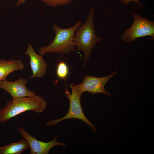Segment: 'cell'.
I'll use <instances>...</instances> for the list:
<instances>
[{
	"label": "cell",
	"mask_w": 154,
	"mask_h": 154,
	"mask_svg": "<svg viewBox=\"0 0 154 154\" xmlns=\"http://www.w3.org/2000/svg\"><path fill=\"white\" fill-rule=\"evenodd\" d=\"M133 23L122 34L121 38L123 42L130 43L139 38L151 37L154 39V22L142 17L136 13L133 15Z\"/></svg>",
	"instance_id": "5b68a950"
},
{
	"label": "cell",
	"mask_w": 154,
	"mask_h": 154,
	"mask_svg": "<svg viewBox=\"0 0 154 154\" xmlns=\"http://www.w3.org/2000/svg\"><path fill=\"white\" fill-rule=\"evenodd\" d=\"M27 82V80L23 78L13 82L8 81L6 79L0 81V88L8 93L13 99L33 97L36 95V92L28 89L25 86Z\"/></svg>",
	"instance_id": "ba28073f"
},
{
	"label": "cell",
	"mask_w": 154,
	"mask_h": 154,
	"mask_svg": "<svg viewBox=\"0 0 154 154\" xmlns=\"http://www.w3.org/2000/svg\"><path fill=\"white\" fill-rule=\"evenodd\" d=\"M120 3L123 4L124 5H127L131 1H133L137 3L140 6L144 7V6L140 2L139 0H119Z\"/></svg>",
	"instance_id": "5bb4252c"
},
{
	"label": "cell",
	"mask_w": 154,
	"mask_h": 154,
	"mask_svg": "<svg viewBox=\"0 0 154 154\" xmlns=\"http://www.w3.org/2000/svg\"><path fill=\"white\" fill-rule=\"evenodd\" d=\"M17 131L28 142L30 154H48L50 150L54 147L58 145L65 147L66 145L63 143L58 142L56 136L50 141L44 142L39 141L31 136L22 127L19 128Z\"/></svg>",
	"instance_id": "52a82bcc"
},
{
	"label": "cell",
	"mask_w": 154,
	"mask_h": 154,
	"mask_svg": "<svg viewBox=\"0 0 154 154\" xmlns=\"http://www.w3.org/2000/svg\"><path fill=\"white\" fill-rule=\"evenodd\" d=\"M24 54L28 55L30 58V64L32 71L30 79L35 77L41 78L45 75L48 64L42 56L37 54L30 44L28 43L27 50Z\"/></svg>",
	"instance_id": "9c48e42d"
},
{
	"label": "cell",
	"mask_w": 154,
	"mask_h": 154,
	"mask_svg": "<svg viewBox=\"0 0 154 154\" xmlns=\"http://www.w3.org/2000/svg\"><path fill=\"white\" fill-rule=\"evenodd\" d=\"M117 71L116 70L111 74L102 77L86 75L82 82L75 85V86L82 94L85 92L92 94L102 93L111 97L110 93L105 90L104 86L110 78L116 74Z\"/></svg>",
	"instance_id": "8992f818"
},
{
	"label": "cell",
	"mask_w": 154,
	"mask_h": 154,
	"mask_svg": "<svg viewBox=\"0 0 154 154\" xmlns=\"http://www.w3.org/2000/svg\"><path fill=\"white\" fill-rule=\"evenodd\" d=\"M27 0H18L16 4V6H18L21 4L24 3Z\"/></svg>",
	"instance_id": "9a60e30c"
},
{
	"label": "cell",
	"mask_w": 154,
	"mask_h": 154,
	"mask_svg": "<svg viewBox=\"0 0 154 154\" xmlns=\"http://www.w3.org/2000/svg\"><path fill=\"white\" fill-rule=\"evenodd\" d=\"M47 101L38 95L13 99L7 101L0 110V122L4 123L17 115L31 110L37 113L44 111L47 107Z\"/></svg>",
	"instance_id": "6da1fadb"
},
{
	"label": "cell",
	"mask_w": 154,
	"mask_h": 154,
	"mask_svg": "<svg viewBox=\"0 0 154 154\" xmlns=\"http://www.w3.org/2000/svg\"><path fill=\"white\" fill-rule=\"evenodd\" d=\"M81 23V21H79L68 28H60L54 23L53 27L55 33L54 38L49 45L38 50L39 54L42 56L47 53L67 54L74 51L76 46L74 41L75 32Z\"/></svg>",
	"instance_id": "3957f363"
},
{
	"label": "cell",
	"mask_w": 154,
	"mask_h": 154,
	"mask_svg": "<svg viewBox=\"0 0 154 154\" xmlns=\"http://www.w3.org/2000/svg\"><path fill=\"white\" fill-rule=\"evenodd\" d=\"M69 86L72 89L71 94L66 87V92H63L68 99L70 102L69 108L67 113L61 118L47 121L46 125L48 126H52L65 120L76 119L83 121L90 127L93 132H96L95 127L87 119L83 111L80 102L82 93L76 89L73 83L70 84Z\"/></svg>",
	"instance_id": "277c9868"
},
{
	"label": "cell",
	"mask_w": 154,
	"mask_h": 154,
	"mask_svg": "<svg viewBox=\"0 0 154 154\" xmlns=\"http://www.w3.org/2000/svg\"><path fill=\"white\" fill-rule=\"evenodd\" d=\"M24 64L20 59L17 60H0V81L6 79L12 72L23 69Z\"/></svg>",
	"instance_id": "30bf717a"
},
{
	"label": "cell",
	"mask_w": 154,
	"mask_h": 154,
	"mask_svg": "<svg viewBox=\"0 0 154 154\" xmlns=\"http://www.w3.org/2000/svg\"><path fill=\"white\" fill-rule=\"evenodd\" d=\"M94 9L91 8L85 23L80 25L76 31L74 41L77 50L82 51L84 56L83 66L88 61L93 48L98 42L102 41V37L96 34L94 18Z\"/></svg>",
	"instance_id": "7a4b0ae2"
},
{
	"label": "cell",
	"mask_w": 154,
	"mask_h": 154,
	"mask_svg": "<svg viewBox=\"0 0 154 154\" xmlns=\"http://www.w3.org/2000/svg\"><path fill=\"white\" fill-rule=\"evenodd\" d=\"M68 72V68L66 63L64 62L60 61L58 64L56 70V74L58 77L66 80Z\"/></svg>",
	"instance_id": "7c38bea8"
},
{
	"label": "cell",
	"mask_w": 154,
	"mask_h": 154,
	"mask_svg": "<svg viewBox=\"0 0 154 154\" xmlns=\"http://www.w3.org/2000/svg\"><path fill=\"white\" fill-rule=\"evenodd\" d=\"M47 6L53 7L63 6L70 3L73 0H40Z\"/></svg>",
	"instance_id": "4fadbf2b"
},
{
	"label": "cell",
	"mask_w": 154,
	"mask_h": 154,
	"mask_svg": "<svg viewBox=\"0 0 154 154\" xmlns=\"http://www.w3.org/2000/svg\"><path fill=\"white\" fill-rule=\"evenodd\" d=\"M29 148L28 142L23 137L18 142L0 147V154H21Z\"/></svg>",
	"instance_id": "8fae6325"
}]
</instances>
